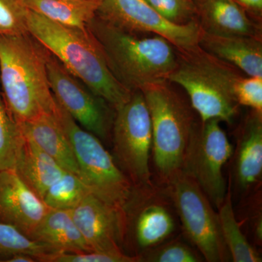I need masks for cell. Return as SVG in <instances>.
I'll use <instances>...</instances> for the list:
<instances>
[{"instance_id": "6da1fadb", "label": "cell", "mask_w": 262, "mask_h": 262, "mask_svg": "<svg viewBox=\"0 0 262 262\" xmlns=\"http://www.w3.org/2000/svg\"><path fill=\"white\" fill-rule=\"evenodd\" d=\"M27 27L36 40L114 110L130 99L134 92L115 78L89 28L62 25L30 10Z\"/></svg>"}, {"instance_id": "7a4b0ae2", "label": "cell", "mask_w": 262, "mask_h": 262, "mask_svg": "<svg viewBox=\"0 0 262 262\" xmlns=\"http://www.w3.org/2000/svg\"><path fill=\"white\" fill-rule=\"evenodd\" d=\"M48 54L29 32L0 34V89L18 125L56 113L48 80Z\"/></svg>"}, {"instance_id": "3957f363", "label": "cell", "mask_w": 262, "mask_h": 262, "mask_svg": "<svg viewBox=\"0 0 262 262\" xmlns=\"http://www.w3.org/2000/svg\"><path fill=\"white\" fill-rule=\"evenodd\" d=\"M88 28L99 44L115 78L132 92L167 82L176 68V48L165 38L155 34L140 37L97 15Z\"/></svg>"}, {"instance_id": "277c9868", "label": "cell", "mask_w": 262, "mask_h": 262, "mask_svg": "<svg viewBox=\"0 0 262 262\" xmlns=\"http://www.w3.org/2000/svg\"><path fill=\"white\" fill-rule=\"evenodd\" d=\"M176 51L177 66L169 82L185 90L202 122L211 119L232 122L238 110L234 84L241 76L239 70L199 45L187 49L176 48Z\"/></svg>"}, {"instance_id": "5b68a950", "label": "cell", "mask_w": 262, "mask_h": 262, "mask_svg": "<svg viewBox=\"0 0 262 262\" xmlns=\"http://www.w3.org/2000/svg\"><path fill=\"white\" fill-rule=\"evenodd\" d=\"M168 82L151 84L141 91L151 118L153 164L158 179L165 185L180 173L196 125L189 106Z\"/></svg>"}, {"instance_id": "8992f818", "label": "cell", "mask_w": 262, "mask_h": 262, "mask_svg": "<svg viewBox=\"0 0 262 262\" xmlns=\"http://www.w3.org/2000/svg\"><path fill=\"white\" fill-rule=\"evenodd\" d=\"M56 115L73 150L81 179L90 192L125 212L134 189L130 179L100 139L81 127L58 102Z\"/></svg>"}, {"instance_id": "52a82bcc", "label": "cell", "mask_w": 262, "mask_h": 262, "mask_svg": "<svg viewBox=\"0 0 262 262\" xmlns=\"http://www.w3.org/2000/svg\"><path fill=\"white\" fill-rule=\"evenodd\" d=\"M179 215L184 233L208 262L228 261L218 212L190 177L177 174L165 188Z\"/></svg>"}, {"instance_id": "ba28073f", "label": "cell", "mask_w": 262, "mask_h": 262, "mask_svg": "<svg viewBox=\"0 0 262 262\" xmlns=\"http://www.w3.org/2000/svg\"><path fill=\"white\" fill-rule=\"evenodd\" d=\"M115 112L112 127L114 160L134 187L151 184L149 160L152 130L142 92L134 91L130 99Z\"/></svg>"}, {"instance_id": "9c48e42d", "label": "cell", "mask_w": 262, "mask_h": 262, "mask_svg": "<svg viewBox=\"0 0 262 262\" xmlns=\"http://www.w3.org/2000/svg\"><path fill=\"white\" fill-rule=\"evenodd\" d=\"M220 120L211 119L195 125L183 160L181 172L196 183L217 210L225 201L229 185L223 168L233 155Z\"/></svg>"}, {"instance_id": "30bf717a", "label": "cell", "mask_w": 262, "mask_h": 262, "mask_svg": "<svg viewBox=\"0 0 262 262\" xmlns=\"http://www.w3.org/2000/svg\"><path fill=\"white\" fill-rule=\"evenodd\" d=\"M96 15L133 34L160 36L177 49L199 45L201 27L198 20L186 24L171 23L157 13L146 0H100Z\"/></svg>"}, {"instance_id": "8fae6325", "label": "cell", "mask_w": 262, "mask_h": 262, "mask_svg": "<svg viewBox=\"0 0 262 262\" xmlns=\"http://www.w3.org/2000/svg\"><path fill=\"white\" fill-rule=\"evenodd\" d=\"M47 71L50 87L57 102L81 127L98 139L110 137L114 117L108 103L72 75L49 52Z\"/></svg>"}, {"instance_id": "7c38bea8", "label": "cell", "mask_w": 262, "mask_h": 262, "mask_svg": "<svg viewBox=\"0 0 262 262\" xmlns=\"http://www.w3.org/2000/svg\"><path fill=\"white\" fill-rule=\"evenodd\" d=\"M169 200L166 190L152 183L134 187L125 211V232L130 229L137 256L163 244L177 230Z\"/></svg>"}, {"instance_id": "4fadbf2b", "label": "cell", "mask_w": 262, "mask_h": 262, "mask_svg": "<svg viewBox=\"0 0 262 262\" xmlns=\"http://www.w3.org/2000/svg\"><path fill=\"white\" fill-rule=\"evenodd\" d=\"M71 213L92 251L124 253L125 211L89 193Z\"/></svg>"}, {"instance_id": "5bb4252c", "label": "cell", "mask_w": 262, "mask_h": 262, "mask_svg": "<svg viewBox=\"0 0 262 262\" xmlns=\"http://www.w3.org/2000/svg\"><path fill=\"white\" fill-rule=\"evenodd\" d=\"M50 209L14 169L0 171V222L15 227L31 239Z\"/></svg>"}, {"instance_id": "9a60e30c", "label": "cell", "mask_w": 262, "mask_h": 262, "mask_svg": "<svg viewBox=\"0 0 262 262\" xmlns=\"http://www.w3.org/2000/svg\"><path fill=\"white\" fill-rule=\"evenodd\" d=\"M202 30L220 35L260 37L259 27L233 0H195Z\"/></svg>"}, {"instance_id": "2e32d148", "label": "cell", "mask_w": 262, "mask_h": 262, "mask_svg": "<svg viewBox=\"0 0 262 262\" xmlns=\"http://www.w3.org/2000/svg\"><path fill=\"white\" fill-rule=\"evenodd\" d=\"M199 46L250 77H262V45L259 38L220 35L202 30Z\"/></svg>"}, {"instance_id": "e0dca14e", "label": "cell", "mask_w": 262, "mask_h": 262, "mask_svg": "<svg viewBox=\"0 0 262 262\" xmlns=\"http://www.w3.org/2000/svg\"><path fill=\"white\" fill-rule=\"evenodd\" d=\"M19 126L24 136L58 162L66 170L80 177L73 150L56 114L41 115L19 124Z\"/></svg>"}, {"instance_id": "ac0fdd59", "label": "cell", "mask_w": 262, "mask_h": 262, "mask_svg": "<svg viewBox=\"0 0 262 262\" xmlns=\"http://www.w3.org/2000/svg\"><path fill=\"white\" fill-rule=\"evenodd\" d=\"M234 177L241 191L247 192L261 179V114L253 111L247 120L237 143L234 156Z\"/></svg>"}, {"instance_id": "d6986e66", "label": "cell", "mask_w": 262, "mask_h": 262, "mask_svg": "<svg viewBox=\"0 0 262 262\" xmlns=\"http://www.w3.org/2000/svg\"><path fill=\"white\" fill-rule=\"evenodd\" d=\"M14 170L42 200L48 188L67 171L25 136L19 147Z\"/></svg>"}, {"instance_id": "ffe728a7", "label": "cell", "mask_w": 262, "mask_h": 262, "mask_svg": "<svg viewBox=\"0 0 262 262\" xmlns=\"http://www.w3.org/2000/svg\"><path fill=\"white\" fill-rule=\"evenodd\" d=\"M31 239L47 245L57 251H94L86 243L69 210L51 208Z\"/></svg>"}, {"instance_id": "44dd1931", "label": "cell", "mask_w": 262, "mask_h": 262, "mask_svg": "<svg viewBox=\"0 0 262 262\" xmlns=\"http://www.w3.org/2000/svg\"><path fill=\"white\" fill-rule=\"evenodd\" d=\"M29 10L67 27L87 29L100 0H24Z\"/></svg>"}, {"instance_id": "7402d4cb", "label": "cell", "mask_w": 262, "mask_h": 262, "mask_svg": "<svg viewBox=\"0 0 262 262\" xmlns=\"http://www.w3.org/2000/svg\"><path fill=\"white\" fill-rule=\"evenodd\" d=\"M219 217L224 241L234 262H261L257 251L248 242L241 224L236 219L232 201V192L229 184L227 195L218 209Z\"/></svg>"}, {"instance_id": "603a6c76", "label": "cell", "mask_w": 262, "mask_h": 262, "mask_svg": "<svg viewBox=\"0 0 262 262\" xmlns=\"http://www.w3.org/2000/svg\"><path fill=\"white\" fill-rule=\"evenodd\" d=\"M91 193L77 174L66 171L48 188L42 201L52 209L72 211Z\"/></svg>"}, {"instance_id": "cb8c5ba5", "label": "cell", "mask_w": 262, "mask_h": 262, "mask_svg": "<svg viewBox=\"0 0 262 262\" xmlns=\"http://www.w3.org/2000/svg\"><path fill=\"white\" fill-rule=\"evenodd\" d=\"M47 245L33 241L15 227L0 222V262H7L17 253H27L42 262L47 255L56 252Z\"/></svg>"}, {"instance_id": "d4e9b609", "label": "cell", "mask_w": 262, "mask_h": 262, "mask_svg": "<svg viewBox=\"0 0 262 262\" xmlns=\"http://www.w3.org/2000/svg\"><path fill=\"white\" fill-rule=\"evenodd\" d=\"M23 139L20 127L10 113L0 89V171L14 169Z\"/></svg>"}, {"instance_id": "484cf974", "label": "cell", "mask_w": 262, "mask_h": 262, "mask_svg": "<svg viewBox=\"0 0 262 262\" xmlns=\"http://www.w3.org/2000/svg\"><path fill=\"white\" fill-rule=\"evenodd\" d=\"M139 261L198 262L202 261L194 250L179 239L158 245L139 255Z\"/></svg>"}, {"instance_id": "4316f807", "label": "cell", "mask_w": 262, "mask_h": 262, "mask_svg": "<svg viewBox=\"0 0 262 262\" xmlns=\"http://www.w3.org/2000/svg\"><path fill=\"white\" fill-rule=\"evenodd\" d=\"M28 8L24 0H0V34H20L28 32Z\"/></svg>"}, {"instance_id": "83f0119b", "label": "cell", "mask_w": 262, "mask_h": 262, "mask_svg": "<svg viewBox=\"0 0 262 262\" xmlns=\"http://www.w3.org/2000/svg\"><path fill=\"white\" fill-rule=\"evenodd\" d=\"M42 262H139V256L124 253L56 251L45 256Z\"/></svg>"}, {"instance_id": "f1b7e54d", "label": "cell", "mask_w": 262, "mask_h": 262, "mask_svg": "<svg viewBox=\"0 0 262 262\" xmlns=\"http://www.w3.org/2000/svg\"><path fill=\"white\" fill-rule=\"evenodd\" d=\"M157 13L171 23L186 24L196 20V8L189 0H146Z\"/></svg>"}, {"instance_id": "f546056e", "label": "cell", "mask_w": 262, "mask_h": 262, "mask_svg": "<svg viewBox=\"0 0 262 262\" xmlns=\"http://www.w3.org/2000/svg\"><path fill=\"white\" fill-rule=\"evenodd\" d=\"M234 94L239 105L262 114V77L241 76L234 82Z\"/></svg>"}, {"instance_id": "4dcf8cb0", "label": "cell", "mask_w": 262, "mask_h": 262, "mask_svg": "<svg viewBox=\"0 0 262 262\" xmlns=\"http://www.w3.org/2000/svg\"><path fill=\"white\" fill-rule=\"evenodd\" d=\"M239 6L242 7L247 13L256 15H261L262 0H233Z\"/></svg>"}, {"instance_id": "1f68e13d", "label": "cell", "mask_w": 262, "mask_h": 262, "mask_svg": "<svg viewBox=\"0 0 262 262\" xmlns=\"http://www.w3.org/2000/svg\"><path fill=\"white\" fill-rule=\"evenodd\" d=\"M7 262H37V260L31 255L20 253L15 254Z\"/></svg>"}, {"instance_id": "d6a6232c", "label": "cell", "mask_w": 262, "mask_h": 262, "mask_svg": "<svg viewBox=\"0 0 262 262\" xmlns=\"http://www.w3.org/2000/svg\"><path fill=\"white\" fill-rule=\"evenodd\" d=\"M189 1L192 2V3H194V2L195 1V0H189Z\"/></svg>"}]
</instances>
